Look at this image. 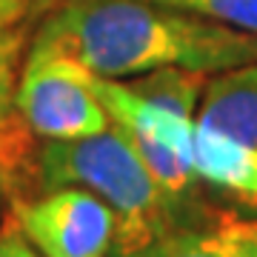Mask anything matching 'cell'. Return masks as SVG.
Segmentation results:
<instances>
[{
    "label": "cell",
    "mask_w": 257,
    "mask_h": 257,
    "mask_svg": "<svg viewBox=\"0 0 257 257\" xmlns=\"http://www.w3.org/2000/svg\"><path fill=\"white\" fill-rule=\"evenodd\" d=\"M32 49L66 55L109 80L166 66L217 74L257 63V35L149 0H57Z\"/></svg>",
    "instance_id": "cell-1"
},
{
    "label": "cell",
    "mask_w": 257,
    "mask_h": 257,
    "mask_svg": "<svg viewBox=\"0 0 257 257\" xmlns=\"http://www.w3.org/2000/svg\"><path fill=\"white\" fill-rule=\"evenodd\" d=\"M23 237L40 257H111L114 214L86 189H55L15 203Z\"/></svg>",
    "instance_id": "cell-4"
},
{
    "label": "cell",
    "mask_w": 257,
    "mask_h": 257,
    "mask_svg": "<svg viewBox=\"0 0 257 257\" xmlns=\"http://www.w3.org/2000/svg\"><path fill=\"white\" fill-rule=\"evenodd\" d=\"M135 257H257V217L234 211L194 217Z\"/></svg>",
    "instance_id": "cell-5"
},
{
    "label": "cell",
    "mask_w": 257,
    "mask_h": 257,
    "mask_svg": "<svg viewBox=\"0 0 257 257\" xmlns=\"http://www.w3.org/2000/svg\"><path fill=\"white\" fill-rule=\"evenodd\" d=\"M89 69L55 52L29 49L15 86V111L40 140H77L111 126Z\"/></svg>",
    "instance_id": "cell-3"
},
{
    "label": "cell",
    "mask_w": 257,
    "mask_h": 257,
    "mask_svg": "<svg viewBox=\"0 0 257 257\" xmlns=\"http://www.w3.org/2000/svg\"><path fill=\"white\" fill-rule=\"evenodd\" d=\"M26 32L15 26L0 29V126L9 117L15 106V86L20 77V49H23Z\"/></svg>",
    "instance_id": "cell-10"
},
{
    "label": "cell",
    "mask_w": 257,
    "mask_h": 257,
    "mask_svg": "<svg viewBox=\"0 0 257 257\" xmlns=\"http://www.w3.org/2000/svg\"><path fill=\"white\" fill-rule=\"evenodd\" d=\"M169 9H180L223 26L257 35V0H149Z\"/></svg>",
    "instance_id": "cell-9"
},
{
    "label": "cell",
    "mask_w": 257,
    "mask_h": 257,
    "mask_svg": "<svg viewBox=\"0 0 257 257\" xmlns=\"http://www.w3.org/2000/svg\"><path fill=\"white\" fill-rule=\"evenodd\" d=\"M192 160L200 183L243 209L257 211V149L194 123Z\"/></svg>",
    "instance_id": "cell-7"
},
{
    "label": "cell",
    "mask_w": 257,
    "mask_h": 257,
    "mask_svg": "<svg viewBox=\"0 0 257 257\" xmlns=\"http://www.w3.org/2000/svg\"><path fill=\"white\" fill-rule=\"evenodd\" d=\"M194 123L257 149V63L234 66L209 77Z\"/></svg>",
    "instance_id": "cell-6"
},
{
    "label": "cell",
    "mask_w": 257,
    "mask_h": 257,
    "mask_svg": "<svg viewBox=\"0 0 257 257\" xmlns=\"http://www.w3.org/2000/svg\"><path fill=\"white\" fill-rule=\"evenodd\" d=\"M126 83H128V89L138 92L140 97H146V100L157 103L163 109H172L177 114H183V117L194 120L203 89L209 83V74L166 66V69H155V72H146L140 77H132Z\"/></svg>",
    "instance_id": "cell-8"
},
{
    "label": "cell",
    "mask_w": 257,
    "mask_h": 257,
    "mask_svg": "<svg viewBox=\"0 0 257 257\" xmlns=\"http://www.w3.org/2000/svg\"><path fill=\"white\" fill-rule=\"evenodd\" d=\"M32 177L37 194L74 186L100 197L114 214L111 257H135L183 223L117 126L92 138L43 140Z\"/></svg>",
    "instance_id": "cell-2"
},
{
    "label": "cell",
    "mask_w": 257,
    "mask_h": 257,
    "mask_svg": "<svg viewBox=\"0 0 257 257\" xmlns=\"http://www.w3.org/2000/svg\"><path fill=\"white\" fill-rule=\"evenodd\" d=\"M0 257H40L37 248L23 237L20 229H9L0 234Z\"/></svg>",
    "instance_id": "cell-11"
}]
</instances>
